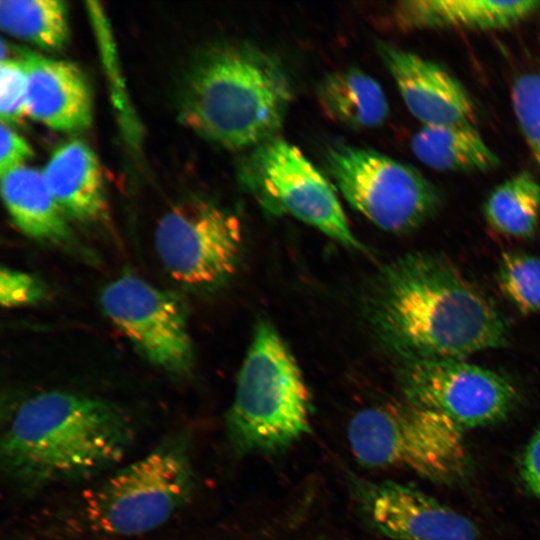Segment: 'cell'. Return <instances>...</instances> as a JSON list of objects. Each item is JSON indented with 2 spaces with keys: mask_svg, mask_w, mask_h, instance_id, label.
Wrapping results in <instances>:
<instances>
[{
  "mask_svg": "<svg viewBox=\"0 0 540 540\" xmlns=\"http://www.w3.org/2000/svg\"><path fill=\"white\" fill-rule=\"evenodd\" d=\"M369 322L402 362L462 359L503 347L509 333L493 303L446 257L414 252L385 265L367 302Z\"/></svg>",
  "mask_w": 540,
  "mask_h": 540,
  "instance_id": "obj_1",
  "label": "cell"
},
{
  "mask_svg": "<svg viewBox=\"0 0 540 540\" xmlns=\"http://www.w3.org/2000/svg\"><path fill=\"white\" fill-rule=\"evenodd\" d=\"M134 432L129 417L109 401L41 392L17 407L2 434V471L24 491L88 478L119 462Z\"/></svg>",
  "mask_w": 540,
  "mask_h": 540,
  "instance_id": "obj_2",
  "label": "cell"
},
{
  "mask_svg": "<svg viewBox=\"0 0 540 540\" xmlns=\"http://www.w3.org/2000/svg\"><path fill=\"white\" fill-rule=\"evenodd\" d=\"M291 98L290 80L276 58L247 43H220L192 65L180 118L209 141L253 149L275 137Z\"/></svg>",
  "mask_w": 540,
  "mask_h": 540,
  "instance_id": "obj_3",
  "label": "cell"
},
{
  "mask_svg": "<svg viewBox=\"0 0 540 540\" xmlns=\"http://www.w3.org/2000/svg\"><path fill=\"white\" fill-rule=\"evenodd\" d=\"M308 387L290 349L267 321L257 324L226 416L240 455L280 452L311 431Z\"/></svg>",
  "mask_w": 540,
  "mask_h": 540,
  "instance_id": "obj_4",
  "label": "cell"
},
{
  "mask_svg": "<svg viewBox=\"0 0 540 540\" xmlns=\"http://www.w3.org/2000/svg\"><path fill=\"white\" fill-rule=\"evenodd\" d=\"M194 485L188 440L169 437L85 493L80 520L96 534H145L181 509L190 500Z\"/></svg>",
  "mask_w": 540,
  "mask_h": 540,
  "instance_id": "obj_5",
  "label": "cell"
},
{
  "mask_svg": "<svg viewBox=\"0 0 540 540\" xmlns=\"http://www.w3.org/2000/svg\"><path fill=\"white\" fill-rule=\"evenodd\" d=\"M347 438L354 457L366 467L406 469L442 484L456 483L468 471L463 430L405 399L356 413Z\"/></svg>",
  "mask_w": 540,
  "mask_h": 540,
  "instance_id": "obj_6",
  "label": "cell"
},
{
  "mask_svg": "<svg viewBox=\"0 0 540 540\" xmlns=\"http://www.w3.org/2000/svg\"><path fill=\"white\" fill-rule=\"evenodd\" d=\"M325 163L349 205L387 232L415 230L438 208L439 194L431 183L377 151L336 144L327 149Z\"/></svg>",
  "mask_w": 540,
  "mask_h": 540,
  "instance_id": "obj_7",
  "label": "cell"
},
{
  "mask_svg": "<svg viewBox=\"0 0 540 540\" xmlns=\"http://www.w3.org/2000/svg\"><path fill=\"white\" fill-rule=\"evenodd\" d=\"M239 176L264 208L286 212L343 246L362 248L334 188L295 145L274 137L256 146Z\"/></svg>",
  "mask_w": 540,
  "mask_h": 540,
  "instance_id": "obj_8",
  "label": "cell"
},
{
  "mask_svg": "<svg viewBox=\"0 0 540 540\" xmlns=\"http://www.w3.org/2000/svg\"><path fill=\"white\" fill-rule=\"evenodd\" d=\"M243 243L239 218L214 202L191 198L157 223L154 244L169 276L192 289L214 288L235 272Z\"/></svg>",
  "mask_w": 540,
  "mask_h": 540,
  "instance_id": "obj_9",
  "label": "cell"
},
{
  "mask_svg": "<svg viewBox=\"0 0 540 540\" xmlns=\"http://www.w3.org/2000/svg\"><path fill=\"white\" fill-rule=\"evenodd\" d=\"M399 376L405 400L445 416L462 430L505 419L519 401L507 377L462 359L402 362Z\"/></svg>",
  "mask_w": 540,
  "mask_h": 540,
  "instance_id": "obj_10",
  "label": "cell"
},
{
  "mask_svg": "<svg viewBox=\"0 0 540 540\" xmlns=\"http://www.w3.org/2000/svg\"><path fill=\"white\" fill-rule=\"evenodd\" d=\"M105 315L151 363L176 375L194 362L187 313L173 293L126 273L100 294Z\"/></svg>",
  "mask_w": 540,
  "mask_h": 540,
  "instance_id": "obj_11",
  "label": "cell"
},
{
  "mask_svg": "<svg viewBox=\"0 0 540 540\" xmlns=\"http://www.w3.org/2000/svg\"><path fill=\"white\" fill-rule=\"evenodd\" d=\"M363 506L373 526L394 540H478L469 518L425 492L387 481L366 488Z\"/></svg>",
  "mask_w": 540,
  "mask_h": 540,
  "instance_id": "obj_12",
  "label": "cell"
},
{
  "mask_svg": "<svg viewBox=\"0 0 540 540\" xmlns=\"http://www.w3.org/2000/svg\"><path fill=\"white\" fill-rule=\"evenodd\" d=\"M377 50L405 105L424 126H473L469 95L441 66L385 42H379Z\"/></svg>",
  "mask_w": 540,
  "mask_h": 540,
  "instance_id": "obj_13",
  "label": "cell"
},
{
  "mask_svg": "<svg viewBox=\"0 0 540 540\" xmlns=\"http://www.w3.org/2000/svg\"><path fill=\"white\" fill-rule=\"evenodd\" d=\"M27 75V114L59 131H78L93 119L92 93L74 63L22 51Z\"/></svg>",
  "mask_w": 540,
  "mask_h": 540,
  "instance_id": "obj_14",
  "label": "cell"
},
{
  "mask_svg": "<svg viewBox=\"0 0 540 540\" xmlns=\"http://www.w3.org/2000/svg\"><path fill=\"white\" fill-rule=\"evenodd\" d=\"M43 175L67 218L93 223L105 218L107 200L100 163L79 139L63 143L51 155Z\"/></svg>",
  "mask_w": 540,
  "mask_h": 540,
  "instance_id": "obj_15",
  "label": "cell"
},
{
  "mask_svg": "<svg viewBox=\"0 0 540 540\" xmlns=\"http://www.w3.org/2000/svg\"><path fill=\"white\" fill-rule=\"evenodd\" d=\"M540 8V1L409 0L393 9L395 23L403 29L477 28L511 26Z\"/></svg>",
  "mask_w": 540,
  "mask_h": 540,
  "instance_id": "obj_16",
  "label": "cell"
},
{
  "mask_svg": "<svg viewBox=\"0 0 540 540\" xmlns=\"http://www.w3.org/2000/svg\"><path fill=\"white\" fill-rule=\"evenodd\" d=\"M3 202L16 226L28 237L54 245L72 242V231L52 196L43 172L20 165L1 173Z\"/></svg>",
  "mask_w": 540,
  "mask_h": 540,
  "instance_id": "obj_17",
  "label": "cell"
},
{
  "mask_svg": "<svg viewBox=\"0 0 540 540\" xmlns=\"http://www.w3.org/2000/svg\"><path fill=\"white\" fill-rule=\"evenodd\" d=\"M317 99L330 119L351 128H376L389 113L380 84L356 68L326 75L317 88Z\"/></svg>",
  "mask_w": 540,
  "mask_h": 540,
  "instance_id": "obj_18",
  "label": "cell"
},
{
  "mask_svg": "<svg viewBox=\"0 0 540 540\" xmlns=\"http://www.w3.org/2000/svg\"><path fill=\"white\" fill-rule=\"evenodd\" d=\"M411 148L422 163L439 171H485L498 163L472 125L423 126Z\"/></svg>",
  "mask_w": 540,
  "mask_h": 540,
  "instance_id": "obj_19",
  "label": "cell"
},
{
  "mask_svg": "<svg viewBox=\"0 0 540 540\" xmlns=\"http://www.w3.org/2000/svg\"><path fill=\"white\" fill-rule=\"evenodd\" d=\"M68 16L64 1H0L2 29L46 49H60L67 43L70 33Z\"/></svg>",
  "mask_w": 540,
  "mask_h": 540,
  "instance_id": "obj_20",
  "label": "cell"
},
{
  "mask_svg": "<svg viewBox=\"0 0 540 540\" xmlns=\"http://www.w3.org/2000/svg\"><path fill=\"white\" fill-rule=\"evenodd\" d=\"M484 215L500 233L518 238L533 236L540 216V185L527 172L511 177L489 194Z\"/></svg>",
  "mask_w": 540,
  "mask_h": 540,
  "instance_id": "obj_21",
  "label": "cell"
},
{
  "mask_svg": "<svg viewBox=\"0 0 540 540\" xmlns=\"http://www.w3.org/2000/svg\"><path fill=\"white\" fill-rule=\"evenodd\" d=\"M497 282L506 299L521 313H540V258L506 251L499 260Z\"/></svg>",
  "mask_w": 540,
  "mask_h": 540,
  "instance_id": "obj_22",
  "label": "cell"
},
{
  "mask_svg": "<svg viewBox=\"0 0 540 540\" xmlns=\"http://www.w3.org/2000/svg\"><path fill=\"white\" fill-rule=\"evenodd\" d=\"M512 104L521 131L540 168V72L524 74L515 81Z\"/></svg>",
  "mask_w": 540,
  "mask_h": 540,
  "instance_id": "obj_23",
  "label": "cell"
},
{
  "mask_svg": "<svg viewBox=\"0 0 540 540\" xmlns=\"http://www.w3.org/2000/svg\"><path fill=\"white\" fill-rule=\"evenodd\" d=\"M27 114V75L22 60L6 58L0 67V116L9 125Z\"/></svg>",
  "mask_w": 540,
  "mask_h": 540,
  "instance_id": "obj_24",
  "label": "cell"
},
{
  "mask_svg": "<svg viewBox=\"0 0 540 540\" xmlns=\"http://www.w3.org/2000/svg\"><path fill=\"white\" fill-rule=\"evenodd\" d=\"M46 294L42 282L30 273L12 268L1 269L0 302L5 307H19L39 302Z\"/></svg>",
  "mask_w": 540,
  "mask_h": 540,
  "instance_id": "obj_25",
  "label": "cell"
},
{
  "mask_svg": "<svg viewBox=\"0 0 540 540\" xmlns=\"http://www.w3.org/2000/svg\"><path fill=\"white\" fill-rule=\"evenodd\" d=\"M0 170L1 173L23 165L33 156L29 143L7 124L1 122L0 127Z\"/></svg>",
  "mask_w": 540,
  "mask_h": 540,
  "instance_id": "obj_26",
  "label": "cell"
},
{
  "mask_svg": "<svg viewBox=\"0 0 540 540\" xmlns=\"http://www.w3.org/2000/svg\"><path fill=\"white\" fill-rule=\"evenodd\" d=\"M521 477L528 491L540 498V423L524 450Z\"/></svg>",
  "mask_w": 540,
  "mask_h": 540,
  "instance_id": "obj_27",
  "label": "cell"
}]
</instances>
